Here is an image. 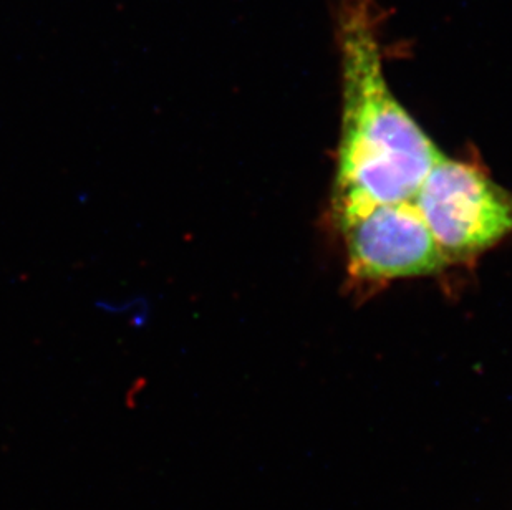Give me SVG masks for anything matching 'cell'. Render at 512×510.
I'll use <instances>...</instances> for the list:
<instances>
[{
	"mask_svg": "<svg viewBox=\"0 0 512 510\" xmlns=\"http://www.w3.org/2000/svg\"><path fill=\"white\" fill-rule=\"evenodd\" d=\"M335 24L342 120L330 207L337 221L365 207L413 201L443 153L390 87L378 5L340 0Z\"/></svg>",
	"mask_w": 512,
	"mask_h": 510,
	"instance_id": "1",
	"label": "cell"
},
{
	"mask_svg": "<svg viewBox=\"0 0 512 510\" xmlns=\"http://www.w3.org/2000/svg\"><path fill=\"white\" fill-rule=\"evenodd\" d=\"M98 310L116 315V317H125L130 320L131 325L143 328L150 322V304L148 300L135 297V299L125 300V302H112V300H102L97 304Z\"/></svg>",
	"mask_w": 512,
	"mask_h": 510,
	"instance_id": "4",
	"label": "cell"
},
{
	"mask_svg": "<svg viewBox=\"0 0 512 510\" xmlns=\"http://www.w3.org/2000/svg\"><path fill=\"white\" fill-rule=\"evenodd\" d=\"M334 222L353 284L380 287L450 267L413 201L365 207Z\"/></svg>",
	"mask_w": 512,
	"mask_h": 510,
	"instance_id": "3",
	"label": "cell"
},
{
	"mask_svg": "<svg viewBox=\"0 0 512 510\" xmlns=\"http://www.w3.org/2000/svg\"><path fill=\"white\" fill-rule=\"evenodd\" d=\"M413 203L450 265L473 262L512 236V193L478 163L443 154Z\"/></svg>",
	"mask_w": 512,
	"mask_h": 510,
	"instance_id": "2",
	"label": "cell"
}]
</instances>
